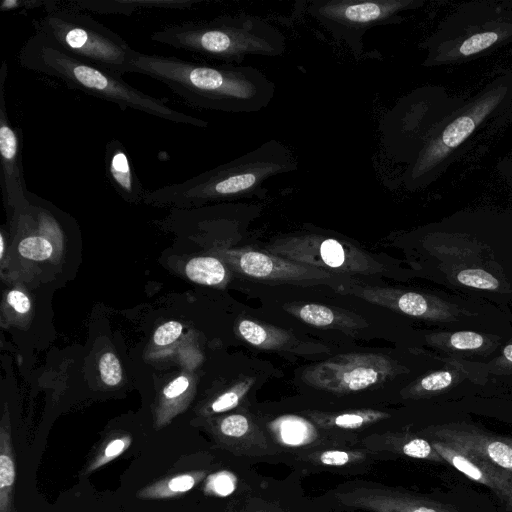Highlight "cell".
<instances>
[{
	"label": "cell",
	"instance_id": "obj_13",
	"mask_svg": "<svg viewBox=\"0 0 512 512\" xmlns=\"http://www.w3.org/2000/svg\"><path fill=\"white\" fill-rule=\"evenodd\" d=\"M8 64L0 67V187L6 204L26 207L29 204L22 163V135L13 126L6 106L5 87Z\"/></svg>",
	"mask_w": 512,
	"mask_h": 512
},
{
	"label": "cell",
	"instance_id": "obj_22",
	"mask_svg": "<svg viewBox=\"0 0 512 512\" xmlns=\"http://www.w3.org/2000/svg\"><path fill=\"white\" fill-rule=\"evenodd\" d=\"M66 6L100 14L131 15L147 9H189L196 0H69Z\"/></svg>",
	"mask_w": 512,
	"mask_h": 512
},
{
	"label": "cell",
	"instance_id": "obj_43",
	"mask_svg": "<svg viewBox=\"0 0 512 512\" xmlns=\"http://www.w3.org/2000/svg\"><path fill=\"white\" fill-rule=\"evenodd\" d=\"M509 507L510 509L512 510V489L511 491L509 492V494L505 497V499L503 500Z\"/></svg>",
	"mask_w": 512,
	"mask_h": 512
},
{
	"label": "cell",
	"instance_id": "obj_37",
	"mask_svg": "<svg viewBox=\"0 0 512 512\" xmlns=\"http://www.w3.org/2000/svg\"><path fill=\"white\" fill-rule=\"evenodd\" d=\"M483 343L484 338L480 334L470 331L456 332L450 337L451 346L460 350L478 349Z\"/></svg>",
	"mask_w": 512,
	"mask_h": 512
},
{
	"label": "cell",
	"instance_id": "obj_24",
	"mask_svg": "<svg viewBox=\"0 0 512 512\" xmlns=\"http://www.w3.org/2000/svg\"><path fill=\"white\" fill-rule=\"evenodd\" d=\"M306 415L318 428L328 432L332 430H356L390 417V415L384 411L371 409L354 410L343 413L308 411Z\"/></svg>",
	"mask_w": 512,
	"mask_h": 512
},
{
	"label": "cell",
	"instance_id": "obj_41",
	"mask_svg": "<svg viewBox=\"0 0 512 512\" xmlns=\"http://www.w3.org/2000/svg\"><path fill=\"white\" fill-rule=\"evenodd\" d=\"M498 168L505 176H512V150L499 163Z\"/></svg>",
	"mask_w": 512,
	"mask_h": 512
},
{
	"label": "cell",
	"instance_id": "obj_16",
	"mask_svg": "<svg viewBox=\"0 0 512 512\" xmlns=\"http://www.w3.org/2000/svg\"><path fill=\"white\" fill-rule=\"evenodd\" d=\"M209 431L217 445L237 456L264 457L280 450L255 421L246 414L233 413L211 422Z\"/></svg>",
	"mask_w": 512,
	"mask_h": 512
},
{
	"label": "cell",
	"instance_id": "obj_30",
	"mask_svg": "<svg viewBox=\"0 0 512 512\" xmlns=\"http://www.w3.org/2000/svg\"><path fill=\"white\" fill-rule=\"evenodd\" d=\"M252 384L253 379H248V381H242L232 389L222 393L210 403L207 413L218 414L236 408Z\"/></svg>",
	"mask_w": 512,
	"mask_h": 512
},
{
	"label": "cell",
	"instance_id": "obj_18",
	"mask_svg": "<svg viewBox=\"0 0 512 512\" xmlns=\"http://www.w3.org/2000/svg\"><path fill=\"white\" fill-rule=\"evenodd\" d=\"M431 443L445 463H448L472 481L487 486L502 500L511 491V472L478 458L451 443L439 440H431Z\"/></svg>",
	"mask_w": 512,
	"mask_h": 512
},
{
	"label": "cell",
	"instance_id": "obj_17",
	"mask_svg": "<svg viewBox=\"0 0 512 512\" xmlns=\"http://www.w3.org/2000/svg\"><path fill=\"white\" fill-rule=\"evenodd\" d=\"M292 464L303 471L365 473L379 453L352 446L319 447L286 453Z\"/></svg>",
	"mask_w": 512,
	"mask_h": 512
},
{
	"label": "cell",
	"instance_id": "obj_21",
	"mask_svg": "<svg viewBox=\"0 0 512 512\" xmlns=\"http://www.w3.org/2000/svg\"><path fill=\"white\" fill-rule=\"evenodd\" d=\"M365 448L376 453H392L415 459L445 463L431 441L410 433L373 435L363 441Z\"/></svg>",
	"mask_w": 512,
	"mask_h": 512
},
{
	"label": "cell",
	"instance_id": "obj_40",
	"mask_svg": "<svg viewBox=\"0 0 512 512\" xmlns=\"http://www.w3.org/2000/svg\"><path fill=\"white\" fill-rule=\"evenodd\" d=\"M236 512H283L282 509L273 503L265 502L262 500H250L242 509Z\"/></svg>",
	"mask_w": 512,
	"mask_h": 512
},
{
	"label": "cell",
	"instance_id": "obj_11",
	"mask_svg": "<svg viewBox=\"0 0 512 512\" xmlns=\"http://www.w3.org/2000/svg\"><path fill=\"white\" fill-rule=\"evenodd\" d=\"M396 373L395 363L375 353H348L308 367L304 381L333 393H352L379 385Z\"/></svg>",
	"mask_w": 512,
	"mask_h": 512
},
{
	"label": "cell",
	"instance_id": "obj_45",
	"mask_svg": "<svg viewBox=\"0 0 512 512\" xmlns=\"http://www.w3.org/2000/svg\"><path fill=\"white\" fill-rule=\"evenodd\" d=\"M508 54L512 55V48L509 49Z\"/></svg>",
	"mask_w": 512,
	"mask_h": 512
},
{
	"label": "cell",
	"instance_id": "obj_27",
	"mask_svg": "<svg viewBox=\"0 0 512 512\" xmlns=\"http://www.w3.org/2000/svg\"><path fill=\"white\" fill-rule=\"evenodd\" d=\"M16 479V463L9 425L0 431V512H14L13 491Z\"/></svg>",
	"mask_w": 512,
	"mask_h": 512
},
{
	"label": "cell",
	"instance_id": "obj_28",
	"mask_svg": "<svg viewBox=\"0 0 512 512\" xmlns=\"http://www.w3.org/2000/svg\"><path fill=\"white\" fill-rule=\"evenodd\" d=\"M132 438L129 434H116L102 441L90 455L81 475H88L112 462L129 449Z\"/></svg>",
	"mask_w": 512,
	"mask_h": 512
},
{
	"label": "cell",
	"instance_id": "obj_15",
	"mask_svg": "<svg viewBox=\"0 0 512 512\" xmlns=\"http://www.w3.org/2000/svg\"><path fill=\"white\" fill-rule=\"evenodd\" d=\"M423 434L431 440L451 443L512 473V438L487 434L464 424L429 427Z\"/></svg>",
	"mask_w": 512,
	"mask_h": 512
},
{
	"label": "cell",
	"instance_id": "obj_6",
	"mask_svg": "<svg viewBox=\"0 0 512 512\" xmlns=\"http://www.w3.org/2000/svg\"><path fill=\"white\" fill-rule=\"evenodd\" d=\"M512 43V0L459 4L420 44L424 67L467 63Z\"/></svg>",
	"mask_w": 512,
	"mask_h": 512
},
{
	"label": "cell",
	"instance_id": "obj_2",
	"mask_svg": "<svg viewBox=\"0 0 512 512\" xmlns=\"http://www.w3.org/2000/svg\"><path fill=\"white\" fill-rule=\"evenodd\" d=\"M512 124V68L498 73L479 91L465 98L430 140L416 162L401 174L410 191L426 188L472 145Z\"/></svg>",
	"mask_w": 512,
	"mask_h": 512
},
{
	"label": "cell",
	"instance_id": "obj_42",
	"mask_svg": "<svg viewBox=\"0 0 512 512\" xmlns=\"http://www.w3.org/2000/svg\"><path fill=\"white\" fill-rule=\"evenodd\" d=\"M503 354L505 356V358L512 363V344L510 345H507L505 348H504V351H503Z\"/></svg>",
	"mask_w": 512,
	"mask_h": 512
},
{
	"label": "cell",
	"instance_id": "obj_1",
	"mask_svg": "<svg viewBox=\"0 0 512 512\" xmlns=\"http://www.w3.org/2000/svg\"><path fill=\"white\" fill-rule=\"evenodd\" d=\"M131 73L165 84L188 106L227 113H255L266 108L275 84L253 66L183 60L136 51Z\"/></svg>",
	"mask_w": 512,
	"mask_h": 512
},
{
	"label": "cell",
	"instance_id": "obj_44",
	"mask_svg": "<svg viewBox=\"0 0 512 512\" xmlns=\"http://www.w3.org/2000/svg\"><path fill=\"white\" fill-rule=\"evenodd\" d=\"M4 253V238L3 235H0V257L3 256Z\"/></svg>",
	"mask_w": 512,
	"mask_h": 512
},
{
	"label": "cell",
	"instance_id": "obj_25",
	"mask_svg": "<svg viewBox=\"0 0 512 512\" xmlns=\"http://www.w3.org/2000/svg\"><path fill=\"white\" fill-rule=\"evenodd\" d=\"M207 477V470H193L169 475L141 488L136 496L143 500L180 497Z\"/></svg>",
	"mask_w": 512,
	"mask_h": 512
},
{
	"label": "cell",
	"instance_id": "obj_14",
	"mask_svg": "<svg viewBox=\"0 0 512 512\" xmlns=\"http://www.w3.org/2000/svg\"><path fill=\"white\" fill-rule=\"evenodd\" d=\"M235 263L241 273L261 280L309 285L338 278L334 273L254 250L237 252Z\"/></svg>",
	"mask_w": 512,
	"mask_h": 512
},
{
	"label": "cell",
	"instance_id": "obj_34",
	"mask_svg": "<svg viewBox=\"0 0 512 512\" xmlns=\"http://www.w3.org/2000/svg\"><path fill=\"white\" fill-rule=\"evenodd\" d=\"M102 381L108 386H116L122 379V369L117 357L110 352L103 354L99 360Z\"/></svg>",
	"mask_w": 512,
	"mask_h": 512
},
{
	"label": "cell",
	"instance_id": "obj_20",
	"mask_svg": "<svg viewBox=\"0 0 512 512\" xmlns=\"http://www.w3.org/2000/svg\"><path fill=\"white\" fill-rule=\"evenodd\" d=\"M104 162L107 178L122 198L134 202L144 199L146 192L122 142L117 139L107 142Z\"/></svg>",
	"mask_w": 512,
	"mask_h": 512
},
{
	"label": "cell",
	"instance_id": "obj_35",
	"mask_svg": "<svg viewBox=\"0 0 512 512\" xmlns=\"http://www.w3.org/2000/svg\"><path fill=\"white\" fill-rule=\"evenodd\" d=\"M453 380L449 371H438L431 373L421 379L419 385L415 388L417 392H434L447 388Z\"/></svg>",
	"mask_w": 512,
	"mask_h": 512
},
{
	"label": "cell",
	"instance_id": "obj_36",
	"mask_svg": "<svg viewBox=\"0 0 512 512\" xmlns=\"http://www.w3.org/2000/svg\"><path fill=\"white\" fill-rule=\"evenodd\" d=\"M182 333V324L177 321H169L159 326L153 336L154 343L165 346L173 343Z\"/></svg>",
	"mask_w": 512,
	"mask_h": 512
},
{
	"label": "cell",
	"instance_id": "obj_38",
	"mask_svg": "<svg viewBox=\"0 0 512 512\" xmlns=\"http://www.w3.org/2000/svg\"><path fill=\"white\" fill-rule=\"evenodd\" d=\"M189 387V380L185 376H179L170 382L164 389L163 395L167 400H173L181 396Z\"/></svg>",
	"mask_w": 512,
	"mask_h": 512
},
{
	"label": "cell",
	"instance_id": "obj_19",
	"mask_svg": "<svg viewBox=\"0 0 512 512\" xmlns=\"http://www.w3.org/2000/svg\"><path fill=\"white\" fill-rule=\"evenodd\" d=\"M313 422L298 416H283L270 424L274 444L284 453L319 447L352 446L350 439L322 434Z\"/></svg>",
	"mask_w": 512,
	"mask_h": 512
},
{
	"label": "cell",
	"instance_id": "obj_3",
	"mask_svg": "<svg viewBox=\"0 0 512 512\" xmlns=\"http://www.w3.org/2000/svg\"><path fill=\"white\" fill-rule=\"evenodd\" d=\"M22 67L53 77L67 87L116 104L121 110H137L173 123L206 128L208 122L172 108L165 99L146 94L126 83L122 76L84 62L67 53L39 32L22 46Z\"/></svg>",
	"mask_w": 512,
	"mask_h": 512
},
{
	"label": "cell",
	"instance_id": "obj_33",
	"mask_svg": "<svg viewBox=\"0 0 512 512\" xmlns=\"http://www.w3.org/2000/svg\"><path fill=\"white\" fill-rule=\"evenodd\" d=\"M457 280L463 285L486 290L496 289L499 284L495 277L481 269L462 270Z\"/></svg>",
	"mask_w": 512,
	"mask_h": 512
},
{
	"label": "cell",
	"instance_id": "obj_29",
	"mask_svg": "<svg viewBox=\"0 0 512 512\" xmlns=\"http://www.w3.org/2000/svg\"><path fill=\"white\" fill-rule=\"evenodd\" d=\"M187 277L202 285H218L226 277V269L217 258L196 257L189 260L185 266Z\"/></svg>",
	"mask_w": 512,
	"mask_h": 512
},
{
	"label": "cell",
	"instance_id": "obj_12",
	"mask_svg": "<svg viewBox=\"0 0 512 512\" xmlns=\"http://www.w3.org/2000/svg\"><path fill=\"white\" fill-rule=\"evenodd\" d=\"M332 496L341 507L361 512H459L435 500L371 482L341 484Z\"/></svg>",
	"mask_w": 512,
	"mask_h": 512
},
{
	"label": "cell",
	"instance_id": "obj_9",
	"mask_svg": "<svg viewBox=\"0 0 512 512\" xmlns=\"http://www.w3.org/2000/svg\"><path fill=\"white\" fill-rule=\"evenodd\" d=\"M424 5L423 0H315L308 13L355 57L363 52V36L376 26L398 24L403 13Z\"/></svg>",
	"mask_w": 512,
	"mask_h": 512
},
{
	"label": "cell",
	"instance_id": "obj_39",
	"mask_svg": "<svg viewBox=\"0 0 512 512\" xmlns=\"http://www.w3.org/2000/svg\"><path fill=\"white\" fill-rule=\"evenodd\" d=\"M8 304L18 313L24 314L30 310L29 298L21 291L13 290L7 295Z\"/></svg>",
	"mask_w": 512,
	"mask_h": 512
},
{
	"label": "cell",
	"instance_id": "obj_23",
	"mask_svg": "<svg viewBox=\"0 0 512 512\" xmlns=\"http://www.w3.org/2000/svg\"><path fill=\"white\" fill-rule=\"evenodd\" d=\"M238 332L247 343L260 349L301 351L298 339L273 326L243 319L238 324Z\"/></svg>",
	"mask_w": 512,
	"mask_h": 512
},
{
	"label": "cell",
	"instance_id": "obj_5",
	"mask_svg": "<svg viewBox=\"0 0 512 512\" xmlns=\"http://www.w3.org/2000/svg\"><path fill=\"white\" fill-rule=\"evenodd\" d=\"M151 40L228 64L241 63L248 56H280L286 49L279 29L246 14L168 25L155 31Z\"/></svg>",
	"mask_w": 512,
	"mask_h": 512
},
{
	"label": "cell",
	"instance_id": "obj_31",
	"mask_svg": "<svg viewBox=\"0 0 512 512\" xmlns=\"http://www.w3.org/2000/svg\"><path fill=\"white\" fill-rule=\"evenodd\" d=\"M18 251L27 259L43 261L51 256L53 247L51 243L42 236H29L20 241Z\"/></svg>",
	"mask_w": 512,
	"mask_h": 512
},
{
	"label": "cell",
	"instance_id": "obj_26",
	"mask_svg": "<svg viewBox=\"0 0 512 512\" xmlns=\"http://www.w3.org/2000/svg\"><path fill=\"white\" fill-rule=\"evenodd\" d=\"M285 310L300 318L305 323L321 328H338L343 330L364 327V321H358L354 315L349 316L333 308L320 304H302L286 306Z\"/></svg>",
	"mask_w": 512,
	"mask_h": 512
},
{
	"label": "cell",
	"instance_id": "obj_8",
	"mask_svg": "<svg viewBox=\"0 0 512 512\" xmlns=\"http://www.w3.org/2000/svg\"><path fill=\"white\" fill-rule=\"evenodd\" d=\"M34 26L36 32L84 62L120 76L131 73L136 50L84 11L68 7L63 1H47L45 14Z\"/></svg>",
	"mask_w": 512,
	"mask_h": 512
},
{
	"label": "cell",
	"instance_id": "obj_10",
	"mask_svg": "<svg viewBox=\"0 0 512 512\" xmlns=\"http://www.w3.org/2000/svg\"><path fill=\"white\" fill-rule=\"evenodd\" d=\"M271 252L283 258L322 270L340 274L372 275L381 273L384 266L352 246L320 235L290 236L269 246Z\"/></svg>",
	"mask_w": 512,
	"mask_h": 512
},
{
	"label": "cell",
	"instance_id": "obj_32",
	"mask_svg": "<svg viewBox=\"0 0 512 512\" xmlns=\"http://www.w3.org/2000/svg\"><path fill=\"white\" fill-rule=\"evenodd\" d=\"M236 487L235 477L227 471L210 474L205 481L204 492L214 496H227Z\"/></svg>",
	"mask_w": 512,
	"mask_h": 512
},
{
	"label": "cell",
	"instance_id": "obj_4",
	"mask_svg": "<svg viewBox=\"0 0 512 512\" xmlns=\"http://www.w3.org/2000/svg\"><path fill=\"white\" fill-rule=\"evenodd\" d=\"M297 169L293 152L271 139L252 151L180 183L147 191L149 203L194 205L209 201L260 196L265 182Z\"/></svg>",
	"mask_w": 512,
	"mask_h": 512
},
{
	"label": "cell",
	"instance_id": "obj_7",
	"mask_svg": "<svg viewBox=\"0 0 512 512\" xmlns=\"http://www.w3.org/2000/svg\"><path fill=\"white\" fill-rule=\"evenodd\" d=\"M464 100L439 85H424L400 98L379 124L388 158L404 170L412 166Z\"/></svg>",
	"mask_w": 512,
	"mask_h": 512
}]
</instances>
